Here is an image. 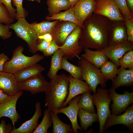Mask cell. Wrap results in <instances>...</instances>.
Masks as SVG:
<instances>
[{
    "instance_id": "11",
    "label": "cell",
    "mask_w": 133,
    "mask_h": 133,
    "mask_svg": "<svg viewBox=\"0 0 133 133\" xmlns=\"http://www.w3.org/2000/svg\"><path fill=\"white\" fill-rule=\"evenodd\" d=\"M49 82L41 74L32 77L24 81L17 83L19 90L29 92L32 94L45 92L47 90Z\"/></svg>"
},
{
    "instance_id": "19",
    "label": "cell",
    "mask_w": 133,
    "mask_h": 133,
    "mask_svg": "<svg viewBox=\"0 0 133 133\" xmlns=\"http://www.w3.org/2000/svg\"><path fill=\"white\" fill-rule=\"evenodd\" d=\"M17 83L14 74L0 72V89L5 94L11 96L20 91L17 88Z\"/></svg>"
},
{
    "instance_id": "28",
    "label": "cell",
    "mask_w": 133,
    "mask_h": 133,
    "mask_svg": "<svg viewBox=\"0 0 133 133\" xmlns=\"http://www.w3.org/2000/svg\"><path fill=\"white\" fill-rule=\"evenodd\" d=\"M58 21L57 20L52 22L48 21L39 23H34L30 24V25L38 36L47 33L51 34L53 29Z\"/></svg>"
},
{
    "instance_id": "41",
    "label": "cell",
    "mask_w": 133,
    "mask_h": 133,
    "mask_svg": "<svg viewBox=\"0 0 133 133\" xmlns=\"http://www.w3.org/2000/svg\"><path fill=\"white\" fill-rule=\"evenodd\" d=\"M12 1V0H0V4L4 5L7 9L11 16L15 18L16 14V9L13 7Z\"/></svg>"
},
{
    "instance_id": "17",
    "label": "cell",
    "mask_w": 133,
    "mask_h": 133,
    "mask_svg": "<svg viewBox=\"0 0 133 133\" xmlns=\"http://www.w3.org/2000/svg\"><path fill=\"white\" fill-rule=\"evenodd\" d=\"M68 77L69 82L68 94L66 99L62 105V107H66L70 101L76 96L86 92H91L92 91L90 87L85 82L75 78L70 75Z\"/></svg>"
},
{
    "instance_id": "14",
    "label": "cell",
    "mask_w": 133,
    "mask_h": 133,
    "mask_svg": "<svg viewBox=\"0 0 133 133\" xmlns=\"http://www.w3.org/2000/svg\"><path fill=\"white\" fill-rule=\"evenodd\" d=\"M77 26L71 22L58 20L51 33L53 40L58 46H61L64 43L67 36Z\"/></svg>"
},
{
    "instance_id": "38",
    "label": "cell",
    "mask_w": 133,
    "mask_h": 133,
    "mask_svg": "<svg viewBox=\"0 0 133 133\" xmlns=\"http://www.w3.org/2000/svg\"><path fill=\"white\" fill-rule=\"evenodd\" d=\"M122 15L126 27L127 40L133 42V19H130L125 15Z\"/></svg>"
},
{
    "instance_id": "16",
    "label": "cell",
    "mask_w": 133,
    "mask_h": 133,
    "mask_svg": "<svg viewBox=\"0 0 133 133\" xmlns=\"http://www.w3.org/2000/svg\"><path fill=\"white\" fill-rule=\"evenodd\" d=\"M123 124L126 126L131 131L133 130V105L129 107L124 113L122 115L117 116L113 114L110 115L107 118L104 128L103 131L114 125Z\"/></svg>"
},
{
    "instance_id": "26",
    "label": "cell",
    "mask_w": 133,
    "mask_h": 133,
    "mask_svg": "<svg viewBox=\"0 0 133 133\" xmlns=\"http://www.w3.org/2000/svg\"><path fill=\"white\" fill-rule=\"evenodd\" d=\"M53 55L50 69L47 74L48 77L50 80L57 75L58 71L62 69L63 57L62 54L59 49L57 50Z\"/></svg>"
},
{
    "instance_id": "27",
    "label": "cell",
    "mask_w": 133,
    "mask_h": 133,
    "mask_svg": "<svg viewBox=\"0 0 133 133\" xmlns=\"http://www.w3.org/2000/svg\"><path fill=\"white\" fill-rule=\"evenodd\" d=\"M78 116L79 118L81 128L85 132L88 128L91 126L93 123L98 121V119L97 113H90L79 108Z\"/></svg>"
},
{
    "instance_id": "9",
    "label": "cell",
    "mask_w": 133,
    "mask_h": 133,
    "mask_svg": "<svg viewBox=\"0 0 133 133\" xmlns=\"http://www.w3.org/2000/svg\"><path fill=\"white\" fill-rule=\"evenodd\" d=\"M133 49V42L127 40L123 42L109 45L100 50H97L103 52L110 61L119 67L118 61L127 52Z\"/></svg>"
},
{
    "instance_id": "23",
    "label": "cell",
    "mask_w": 133,
    "mask_h": 133,
    "mask_svg": "<svg viewBox=\"0 0 133 133\" xmlns=\"http://www.w3.org/2000/svg\"><path fill=\"white\" fill-rule=\"evenodd\" d=\"M45 70L42 65L37 64L26 67L14 74L17 82H20L41 74Z\"/></svg>"
},
{
    "instance_id": "29",
    "label": "cell",
    "mask_w": 133,
    "mask_h": 133,
    "mask_svg": "<svg viewBox=\"0 0 133 133\" xmlns=\"http://www.w3.org/2000/svg\"><path fill=\"white\" fill-rule=\"evenodd\" d=\"M50 112L53 124V133H68L73 132L71 125L67 124L62 122L55 112Z\"/></svg>"
},
{
    "instance_id": "10",
    "label": "cell",
    "mask_w": 133,
    "mask_h": 133,
    "mask_svg": "<svg viewBox=\"0 0 133 133\" xmlns=\"http://www.w3.org/2000/svg\"><path fill=\"white\" fill-rule=\"evenodd\" d=\"M113 103L112 114L119 115L126 110L127 107L133 102V92L125 91L123 94L117 93L115 89L111 88L109 90Z\"/></svg>"
},
{
    "instance_id": "44",
    "label": "cell",
    "mask_w": 133,
    "mask_h": 133,
    "mask_svg": "<svg viewBox=\"0 0 133 133\" xmlns=\"http://www.w3.org/2000/svg\"><path fill=\"white\" fill-rule=\"evenodd\" d=\"M8 56L4 53L0 54V72L3 71V68L5 63L9 60Z\"/></svg>"
},
{
    "instance_id": "33",
    "label": "cell",
    "mask_w": 133,
    "mask_h": 133,
    "mask_svg": "<svg viewBox=\"0 0 133 133\" xmlns=\"http://www.w3.org/2000/svg\"><path fill=\"white\" fill-rule=\"evenodd\" d=\"M52 124V120L50 112L47 109L44 112V115L42 119L33 133H48V129Z\"/></svg>"
},
{
    "instance_id": "3",
    "label": "cell",
    "mask_w": 133,
    "mask_h": 133,
    "mask_svg": "<svg viewBox=\"0 0 133 133\" xmlns=\"http://www.w3.org/2000/svg\"><path fill=\"white\" fill-rule=\"evenodd\" d=\"M23 47H17L13 51L12 57L4 64L3 71L13 74L30 66L37 64L43 60L44 56L39 54H35L31 56L25 55L23 53Z\"/></svg>"
},
{
    "instance_id": "5",
    "label": "cell",
    "mask_w": 133,
    "mask_h": 133,
    "mask_svg": "<svg viewBox=\"0 0 133 133\" xmlns=\"http://www.w3.org/2000/svg\"><path fill=\"white\" fill-rule=\"evenodd\" d=\"M96 92L92 95L100 123L99 133H102L106 120L111 114L109 106L112 100L109 90L103 88H98Z\"/></svg>"
},
{
    "instance_id": "1",
    "label": "cell",
    "mask_w": 133,
    "mask_h": 133,
    "mask_svg": "<svg viewBox=\"0 0 133 133\" xmlns=\"http://www.w3.org/2000/svg\"><path fill=\"white\" fill-rule=\"evenodd\" d=\"M111 20L93 13L84 21L79 40L83 48L99 50L108 46Z\"/></svg>"
},
{
    "instance_id": "21",
    "label": "cell",
    "mask_w": 133,
    "mask_h": 133,
    "mask_svg": "<svg viewBox=\"0 0 133 133\" xmlns=\"http://www.w3.org/2000/svg\"><path fill=\"white\" fill-rule=\"evenodd\" d=\"M112 87L115 89L121 86L133 85V69H126L120 67L116 77L112 81Z\"/></svg>"
},
{
    "instance_id": "45",
    "label": "cell",
    "mask_w": 133,
    "mask_h": 133,
    "mask_svg": "<svg viewBox=\"0 0 133 133\" xmlns=\"http://www.w3.org/2000/svg\"><path fill=\"white\" fill-rule=\"evenodd\" d=\"M38 40H44L47 41L51 42L53 40L52 35L51 34L47 33L43 35L37 36Z\"/></svg>"
},
{
    "instance_id": "43",
    "label": "cell",
    "mask_w": 133,
    "mask_h": 133,
    "mask_svg": "<svg viewBox=\"0 0 133 133\" xmlns=\"http://www.w3.org/2000/svg\"><path fill=\"white\" fill-rule=\"evenodd\" d=\"M51 42H49L44 40H40L39 43H37V45L36 48L37 51H40L42 52L48 47Z\"/></svg>"
},
{
    "instance_id": "30",
    "label": "cell",
    "mask_w": 133,
    "mask_h": 133,
    "mask_svg": "<svg viewBox=\"0 0 133 133\" xmlns=\"http://www.w3.org/2000/svg\"><path fill=\"white\" fill-rule=\"evenodd\" d=\"M81 94L78 103L79 108L88 112L96 113L90 92H86Z\"/></svg>"
},
{
    "instance_id": "15",
    "label": "cell",
    "mask_w": 133,
    "mask_h": 133,
    "mask_svg": "<svg viewBox=\"0 0 133 133\" xmlns=\"http://www.w3.org/2000/svg\"><path fill=\"white\" fill-rule=\"evenodd\" d=\"M80 95L76 96L69 102V105L66 107L61 108L55 112L58 114L62 113L66 115L70 119L71 123L73 132L78 133V129L82 132V130L78 125L77 116L79 110L78 103L79 100Z\"/></svg>"
},
{
    "instance_id": "35",
    "label": "cell",
    "mask_w": 133,
    "mask_h": 133,
    "mask_svg": "<svg viewBox=\"0 0 133 133\" xmlns=\"http://www.w3.org/2000/svg\"><path fill=\"white\" fill-rule=\"evenodd\" d=\"M15 19L11 16L5 6L0 4V23L9 25L14 23Z\"/></svg>"
},
{
    "instance_id": "18",
    "label": "cell",
    "mask_w": 133,
    "mask_h": 133,
    "mask_svg": "<svg viewBox=\"0 0 133 133\" xmlns=\"http://www.w3.org/2000/svg\"><path fill=\"white\" fill-rule=\"evenodd\" d=\"M95 4L96 1L93 0H80L73 7L76 17L82 25L93 13Z\"/></svg>"
},
{
    "instance_id": "4",
    "label": "cell",
    "mask_w": 133,
    "mask_h": 133,
    "mask_svg": "<svg viewBox=\"0 0 133 133\" xmlns=\"http://www.w3.org/2000/svg\"><path fill=\"white\" fill-rule=\"evenodd\" d=\"M77 63L81 69L82 79L84 80L90 87L94 93L96 92L99 84L102 88L106 86V80L102 74L99 69L87 61L81 56Z\"/></svg>"
},
{
    "instance_id": "37",
    "label": "cell",
    "mask_w": 133,
    "mask_h": 133,
    "mask_svg": "<svg viewBox=\"0 0 133 133\" xmlns=\"http://www.w3.org/2000/svg\"><path fill=\"white\" fill-rule=\"evenodd\" d=\"M115 0L122 15L130 19H133V13L129 9L126 0Z\"/></svg>"
},
{
    "instance_id": "42",
    "label": "cell",
    "mask_w": 133,
    "mask_h": 133,
    "mask_svg": "<svg viewBox=\"0 0 133 133\" xmlns=\"http://www.w3.org/2000/svg\"><path fill=\"white\" fill-rule=\"evenodd\" d=\"M14 128L10 124H7L5 119H1L0 124V133H11Z\"/></svg>"
},
{
    "instance_id": "32",
    "label": "cell",
    "mask_w": 133,
    "mask_h": 133,
    "mask_svg": "<svg viewBox=\"0 0 133 133\" xmlns=\"http://www.w3.org/2000/svg\"><path fill=\"white\" fill-rule=\"evenodd\" d=\"M62 69L69 73L73 78L82 80L80 67L70 63L66 59L63 57L62 59Z\"/></svg>"
},
{
    "instance_id": "22",
    "label": "cell",
    "mask_w": 133,
    "mask_h": 133,
    "mask_svg": "<svg viewBox=\"0 0 133 133\" xmlns=\"http://www.w3.org/2000/svg\"><path fill=\"white\" fill-rule=\"evenodd\" d=\"M83 50L84 53L81 56L99 69L108 61L107 57L100 51H93L88 48L83 49Z\"/></svg>"
},
{
    "instance_id": "20",
    "label": "cell",
    "mask_w": 133,
    "mask_h": 133,
    "mask_svg": "<svg viewBox=\"0 0 133 133\" xmlns=\"http://www.w3.org/2000/svg\"><path fill=\"white\" fill-rule=\"evenodd\" d=\"M35 110L32 117L29 120L26 121L19 127L14 128L11 133H31L38 126V119L41 116L42 113L41 106L40 102L36 103Z\"/></svg>"
},
{
    "instance_id": "46",
    "label": "cell",
    "mask_w": 133,
    "mask_h": 133,
    "mask_svg": "<svg viewBox=\"0 0 133 133\" xmlns=\"http://www.w3.org/2000/svg\"><path fill=\"white\" fill-rule=\"evenodd\" d=\"M11 97V96L4 93L0 89V104L3 103L7 101Z\"/></svg>"
},
{
    "instance_id": "13",
    "label": "cell",
    "mask_w": 133,
    "mask_h": 133,
    "mask_svg": "<svg viewBox=\"0 0 133 133\" xmlns=\"http://www.w3.org/2000/svg\"><path fill=\"white\" fill-rule=\"evenodd\" d=\"M127 39L126 27L124 21L111 20L108 46L120 43Z\"/></svg>"
},
{
    "instance_id": "2",
    "label": "cell",
    "mask_w": 133,
    "mask_h": 133,
    "mask_svg": "<svg viewBox=\"0 0 133 133\" xmlns=\"http://www.w3.org/2000/svg\"><path fill=\"white\" fill-rule=\"evenodd\" d=\"M69 82L64 74L57 75L49 82L45 94V106L50 112H55L62 107L68 94Z\"/></svg>"
},
{
    "instance_id": "12",
    "label": "cell",
    "mask_w": 133,
    "mask_h": 133,
    "mask_svg": "<svg viewBox=\"0 0 133 133\" xmlns=\"http://www.w3.org/2000/svg\"><path fill=\"white\" fill-rule=\"evenodd\" d=\"M23 94L22 91L20 90L17 94L11 96L6 101L0 104V119L3 117L9 118L11 120L14 128H15V123L20 118L16 109L17 102Z\"/></svg>"
},
{
    "instance_id": "24",
    "label": "cell",
    "mask_w": 133,
    "mask_h": 133,
    "mask_svg": "<svg viewBox=\"0 0 133 133\" xmlns=\"http://www.w3.org/2000/svg\"><path fill=\"white\" fill-rule=\"evenodd\" d=\"M49 16L58 14L62 10L66 11L71 7L68 0H47Z\"/></svg>"
},
{
    "instance_id": "49",
    "label": "cell",
    "mask_w": 133,
    "mask_h": 133,
    "mask_svg": "<svg viewBox=\"0 0 133 133\" xmlns=\"http://www.w3.org/2000/svg\"><path fill=\"white\" fill-rule=\"evenodd\" d=\"M28 1H35L38 3H40L41 2V0H28Z\"/></svg>"
},
{
    "instance_id": "6",
    "label": "cell",
    "mask_w": 133,
    "mask_h": 133,
    "mask_svg": "<svg viewBox=\"0 0 133 133\" xmlns=\"http://www.w3.org/2000/svg\"><path fill=\"white\" fill-rule=\"evenodd\" d=\"M15 23L9 25L10 29L13 30L16 35L27 44L29 51L34 54L37 51L36 48L38 40L37 36L25 18H19Z\"/></svg>"
},
{
    "instance_id": "36",
    "label": "cell",
    "mask_w": 133,
    "mask_h": 133,
    "mask_svg": "<svg viewBox=\"0 0 133 133\" xmlns=\"http://www.w3.org/2000/svg\"><path fill=\"white\" fill-rule=\"evenodd\" d=\"M23 0H12L14 5L16 8V14L15 19L17 20L20 18H25L27 17L26 11L23 7Z\"/></svg>"
},
{
    "instance_id": "48",
    "label": "cell",
    "mask_w": 133,
    "mask_h": 133,
    "mask_svg": "<svg viewBox=\"0 0 133 133\" xmlns=\"http://www.w3.org/2000/svg\"><path fill=\"white\" fill-rule=\"evenodd\" d=\"M69 1L71 7H73L80 0H68Z\"/></svg>"
},
{
    "instance_id": "25",
    "label": "cell",
    "mask_w": 133,
    "mask_h": 133,
    "mask_svg": "<svg viewBox=\"0 0 133 133\" xmlns=\"http://www.w3.org/2000/svg\"><path fill=\"white\" fill-rule=\"evenodd\" d=\"M46 19L49 20H58L60 21H68L73 23L78 26L83 28V25L81 24L77 19L74 11L73 7H71L64 12L46 17Z\"/></svg>"
},
{
    "instance_id": "40",
    "label": "cell",
    "mask_w": 133,
    "mask_h": 133,
    "mask_svg": "<svg viewBox=\"0 0 133 133\" xmlns=\"http://www.w3.org/2000/svg\"><path fill=\"white\" fill-rule=\"evenodd\" d=\"M59 46L57 45L55 41L53 40L48 47L42 52L43 56L48 57L53 54L55 52L59 49Z\"/></svg>"
},
{
    "instance_id": "31",
    "label": "cell",
    "mask_w": 133,
    "mask_h": 133,
    "mask_svg": "<svg viewBox=\"0 0 133 133\" xmlns=\"http://www.w3.org/2000/svg\"><path fill=\"white\" fill-rule=\"evenodd\" d=\"M119 69L114 63L108 60L100 69L106 81L109 80L112 81L117 75Z\"/></svg>"
},
{
    "instance_id": "50",
    "label": "cell",
    "mask_w": 133,
    "mask_h": 133,
    "mask_svg": "<svg viewBox=\"0 0 133 133\" xmlns=\"http://www.w3.org/2000/svg\"><path fill=\"white\" fill-rule=\"evenodd\" d=\"M94 1H96L98 0H93Z\"/></svg>"
},
{
    "instance_id": "39",
    "label": "cell",
    "mask_w": 133,
    "mask_h": 133,
    "mask_svg": "<svg viewBox=\"0 0 133 133\" xmlns=\"http://www.w3.org/2000/svg\"><path fill=\"white\" fill-rule=\"evenodd\" d=\"M9 29V25L0 23V37L1 38L5 39L11 37L12 33Z\"/></svg>"
},
{
    "instance_id": "34",
    "label": "cell",
    "mask_w": 133,
    "mask_h": 133,
    "mask_svg": "<svg viewBox=\"0 0 133 133\" xmlns=\"http://www.w3.org/2000/svg\"><path fill=\"white\" fill-rule=\"evenodd\" d=\"M118 64L120 67L126 69H133V50L126 53L119 60Z\"/></svg>"
},
{
    "instance_id": "8",
    "label": "cell",
    "mask_w": 133,
    "mask_h": 133,
    "mask_svg": "<svg viewBox=\"0 0 133 133\" xmlns=\"http://www.w3.org/2000/svg\"><path fill=\"white\" fill-rule=\"evenodd\" d=\"M93 13L105 17L112 21H124L115 0L96 1Z\"/></svg>"
},
{
    "instance_id": "7",
    "label": "cell",
    "mask_w": 133,
    "mask_h": 133,
    "mask_svg": "<svg viewBox=\"0 0 133 133\" xmlns=\"http://www.w3.org/2000/svg\"><path fill=\"white\" fill-rule=\"evenodd\" d=\"M82 28L77 26L66 38L64 44L59 46L63 57L67 60H72L75 57L79 58V55L83 50L79 44Z\"/></svg>"
},
{
    "instance_id": "47",
    "label": "cell",
    "mask_w": 133,
    "mask_h": 133,
    "mask_svg": "<svg viewBox=\"0 0 133 133\" xmlns=\"http://www.w3.org/2000/svg\"><path fill=\"white\" fill-rule=\"evenodd\" d=\"M126 1L129 9L133 13V0H126Z\"/></svg>"
}]
</instances>
